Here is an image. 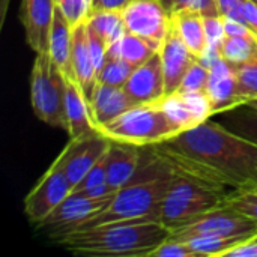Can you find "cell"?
Segmentation results:
<instances>
[{
	"label": "cell",
	"mask_w": 257,
	"mask_h": 257,
	"mask_svg": "<svg viewBox=\"0 0 257 257\" xmlns=\"http://www.w3.org/2000/svg\"><path fill=\"white\" fill-rule=\"evenodd\" d=\"M149 257H200L196 250L187 241L167 238L163 244H160L154 251H151Z\"/></svg>",
	"instance_id": "33"
},
{
	"label": "cell",
	"mask_w": 257,
	"mask_h": 257,
	"mask_svg": "<svg viewBox=\"0 0 257 257\" xmlns=\"http://www.w3.org/2000/svg\"><path fill=\"white\" fill-rule=\"evenodd\" d=\"M9 2L11 0H0V27H3V24H5L8 9H9Z\"/></svg>",
	"instance_id": "41"
},
{
	"label": "cell",
	"mask_w": 257,
	"mask_h": 257,
	"mask_svg": "<svg viewBox=\"0 0 257 257\" xmlns=\"http://www.w3.org/2000/svg\"><path fill=\"white\" fill-rule=\"evenodd\" d=\"M89 105H90L93 123L98 130L105 123L119 117L122 113H125L128 108H131L136 104L126 95L123 87L96 83L92 96L89 99Z\"/></svg>",
	"instance_id": "19"
},
{
	"label": "cell",
	"mask_w": 257,
	"mask_h": 257,
	"mask_svg": "<svg viewBox=\"0 0 257 257\" xmlns=\"http://www.w3.org/2000/svg\"><path fill=\"white\" fill-rule=\"evenodd\" d=\"M209 75H211V68L202 63L200 60H197L188 69L178 90L179 92H206Z\"/></svg>",
	"instance_id": "32"
},
{
	"label": "cell",
	"mask_w": 257,
	"mask_h": 257,
	"mask_svg": "<svg viewBox=\"0 0 257 257\" xmlns=\"http://www.w3.org/2000/svg\"><path fill=\"white\" fill-rule=\"evenodd\" d=\"M66 78V119H68V134L71 139L89 136L98 133L92 113L89 99L86 98L83 89L72 77Z\"/></svg>",
	"instance_id": "20"
},
{
	"label": "cell",
	"mask_w": 257,
	"mask_h": 257,
	"mask_svg": "<svg viewBox=\"0 0 257 257\" xmlns=\"http://www.w3.org/2000/svg\"><path fill=\"white\" fill-rule=\"evenodd\" d=\"M170 235L161 221H116L74 230L53 241L75 254L149 257Z\"/></svg>",
	"instance_id": "2"
},
{
	"label": "cell",
	"mask_w": 257,
	"mask_h": 257,
	"mask_svg": "<svg viewBox=\"0 0 257 257\" xmlns=\"http://www.w3.org/2000/svg\"><path fill=\"white\" fill-rule=\"evenodd\" d=\"M170 120L184 133L212 116L211 101L206 92H175L161 98Z\"/></svg>",
	"instance_id": "13"
},
{
	"label": "cell",
	"mask_w": 257,
	"mask_h": 257,
	"mask_svg": "<svg viewBox=\"0 0 257 257\" xmlns=\"http://www.w3.org/2000/svg\"><path fill=\"white\" fill-rule=\"evenodd\" d=\"M248 0H218L221 15L229 20H235L247 26L245 20V5ZM248 27V26H247Z\"/></svg>",
	"instance_id": "37"
},
{
	"label": "cell",
	"mask_w": 257,
	"mask_h": 257,
	"mask_svg": "<svg viewBox=\"0 0 257 257\" xmlns=\"http://www.w3.org/2000/svg\"><path fill=\"white\" fill-rule=\"evenodd\" d=\"M173 176L175 170L172 169L155 178L131 181L128 185L117 190L105 209L81 223L75 230H84L116 221H161L163 199L173 181Z\"/></svg>",
	"instance_id": "3"
},
{
	"label": "cell",
	"mask_w": 257,
	"mask_h": 257,
	"mask_svg": "<svg viewBox=\"0 0 257 257\" xmlns=\"http://www.w3.org/2000/svg\"><path fill=\"white\" fill-rule=\"evenodd\" d=\"M167 14L172 17L182 11H196L203 18L223 17L218 0H160Z\"/></svg>",
	"instance_id": "30"
},
{
	"label": "cell",
	"mask_w": 257,
	"mask_h": 257,
	"mask_svg": "<svg viewBox=\"0 0 257 257\" xmlns=\"http://www.w3.org/2000/svg\"><path fill=\"white\" fill-rule=\"evenodd\" d=\"M227 193L226 187L175 170L173 181L163 199L161 223L169 230H173L202 214L223 206Z\"/></svg>",
	"instance_id": "4"
},
{
	"label": "cell",
	"mask_w": 257,
	"mask_h": 257,
	"mask_svg": "<svg viewBox=\"0 0 257 257\" xmlns=\"http://www.w3.org/2000/svg\"><path fill=\"white\" fill-rule=\"evenodd\" d=\"M54 0H23L21 17L29 47L36 53H47L54 18Z\"/></svg>",
	"instance_id": "16"
},
{
	"label": "cell",
	"mask_w": 257,
	"mask_h": 257,
	"mask_svg": "<svg viewBox=\"0 0 257 257\" xmlns=\"http://www.w3.org/2000/svg\"><path fill=\"white\" fill-rule=\"evenodd\" d=\"M254 238H256V239H257V235H256V236H254Z\"/></svg>",
	"instance_id": "43"
},
{
	"label": "cell",
	"mask_w": 257,
	"mask_h": 257,
	"mask_svg": "<svg viewBox=\"0 0 257 257\" xmlns=\"http://www.w3.org/2000/svg\"><path fill=\"white\" fill-rule=\"evenodd\" d=\"M245 105H248V107H251V108H256L257 110V98L256 99H253V101H250L248 104H245Z\"/></svg>",
	"instance_id": "42"
},
{
	"label": "cell",
	"mask_w": 257,
	"mask_h": 257,
	"mask_svg": "<svg viewBox=\"0 0 257 257\" xmlns=\"http://www.w3.org/2000/svg\"><path fill=\"white\" fill-rule=\"evenodd\" d=\"M220 56L233 65L256 59L257 35L254 32L245 35H224L220 45Z\"/></svg>",
	"instance_id": "23"
},
{
	"label": "cell",
	"mask_w": 257,
	"mask_h": 257,
	"mask_svg": "<svg viewBox=\"0 0 257 257\" xmlns=\"http://www.w3.org/2000/svg\"><path fill=\"white\" fill-rule=\"evenodd\" d=\"M123 90L134 104L152 102L166 96L164 69L160 50L133 71Z\"/></svg>",
	"instance_id": "14"
},
{
	"label": "cell",
	"mask_w": 257,
	"mask_h": 257,
	"mask_svg": "<svg viewBox=\"0 0 257 257\" xmlns=\"http://www.w3.org/2000/svg\"><path fill=\"white\" fill-rule=\"evenodd\" d=\"M87 36H89V47H90L92 59H93V63L96 68V75H98V71L104 65V60H105V56L108 51V45L101 38V35L93 27L89 26V23H87Z\"/></svg>",
	"instance_id": "36"
},
{
	"label": "cell",
	"mask_w": 257,
	"mask_h": 257,
	"mask_svg": "<svg viewBox=\"0 0 257 257\" xmlns=\"http://www.w3.org/2000/svg\"><path fill=\"white\" fill-rule=\"evenodd\" d=\"M54 2L66 14L72 26H75L80 21H84L90 14L92 0H54Z\"/></svg>",
	"instance_id": "35"
},
{
	"label": "cell",
	"mask_w": 257,
	"mask_h": 257,
	"mask_svg": "<svg viewBox=\"0 0 257 257\" xmlns=\"http://www.w3.org/2000/svg\"><path fill=\"white\" fill-rule=\"evenodd\" d=\"M71 68L74 77L80 87L83 89L87 99H90L92 92L96 86V68L92 59L89 36H87V18L77 23L72 27V42H71Z\"/></svg>",
	"instance_id": "17"
},
{
	"label": "cell",
	"mask_w": 257,
	"mask_h": 257,
	"mask_svg": "<svg viewBox=\"0 0 257 257\" xmlns=\"http://www.w3.org/2000/svg\"><path fill=\"white\" fill-rule=\"evenodd\" d=\"M238 95L244 105L257 98V57L248 62L235 65Z\"/></svg>",
	"instance_id": "31"
},
{
	"label": "cell",
	"mask_w": 257,
	"mask_h": 257,
	"mask_svg": "<svg viewBox=\"0 0 257 257\" xmlns=\"http://www.w3.org/2000/svg\"><path fill=\"white\" fill-rule=\"evenodd\" d=\"M87 23L93 27L105 44L110 47L111 44L117 42L122 35L125 33V24L120 11H95L90 12L87 17Z\"/></svg>",
	"instance_id": "26"
},
{
	"label": "cell",
	"mask_w": 257,
	"mask_h": 257,
	"mask_svg": "<svg viewBox=\"0 0 257 257\" xmlns=\"http://www.w3.org/2000/svg\"><path fill=\"white\" fill-rule=\"evenodd\" d=\"M149 148L163 155L176 172L232 190L257 185V143L220 122L208 119Z\"/></svg>",
	"instance_id": "1"
},
{
	"label": "cell",
	"mask_w": 257,
	"mask_h": 257,
	"mask_svg": "<svg viewBox=\"0 0 257 257\" xmlns=\"http://www.w3.org/2000/svg\"><path fill=\"white\" fill-rule=\"evenodd\" d=\"M223 125L238 136H242L257 143V110L248 105H241L230 111L221 113ZM221 123V122H220Z\"/></svg>",
	"instance_id": "27"
},
{
	"label": "cell",
	"mask_w": 257,
	"mask_h": 257,
	"mask_svg": "<svg viewBox=\"0 0 257 257\" xmlns=\"http://www.w3.org/2000/svg\"><path fill=\"white\" fill-rule=\"evenodd\" d=\"M111 140L99 131L95 134L71 139L62 154L56 158L65 169L66 176L75 187L87 172L108 152ZM74 190V188H72Z\"/></svg>",
	"instance_id": "10"
},
{
	"label": "cell",
	"mask_w": 257,
	"mask_h": 257,
	"mask_svg": "<svg viewBox=\"0 0 257 257\" xmlns=\"http://www.w3.org/2000/svg\"><path fill=\"white\" fill-rule=\"evenodd\" d=\"M224 257H257V239L253 236L226 253Z\"/></svg>",
	"instance_id": "39"
},
{
	"label": "cell",
	"mask_w": 257,
	"mask_h": 257,
	"mask_svg": "<svg viewBox=\"0 0 257 257\" xmlns=\"http://www.w3.org/2000/svg\"><path fill=\"white\" fill-rule=\"evenodd\" d=\"M211 75L206 93L211 101L212 114H221L244 105L238 95V81L235 65L220 57L211 66Z\"/></svg>",
	"instance_id": "15"
},
{
	"label": "cell",
	"mask_w": 257,
	"mask_h": 257,
	"mask_svg": "<svg viewBox=\"0 0 257 257\" xmlns=\"http://www.w3.org/2000/svg\"><path fill=\"white\" fill-rule=\"evenodd\" d=\"M172 20L175 21L188 48L200 59L208 50L205 18L196 11H182L172 15Z\"/></svg>",
	"instance_id": "22"
},
{
	"label": "cell",
	"mask_w": 257,
	"mask_h": 257,
	"mask_svg": "<svg viewBox=\"0 0 257 257\" xmlns=\"http://www.w3.org/2000/svg\"><path fill=\"white\" fill-rule=\"evenodd\" d=\"M111 45L117 50V54L122 59L130 62L136 68L139 65H142L143 62H146L155 51L160 50V45L151 42L149 39H146L143 36L131 33L128 30H125L122 38L117 42L111 44Z\"/></svg>",
	"instance_id": "24"
},
{
	"label": "cell",
	"mask_w": 257,
	"mask_h": 257,
	"mask_svg": "<svg viewBox=\"0 0 257 257\" xmlns=\"http://www.w3.org/2000/svg\"><path fill=\"white\" fill-rule=\"evenodd\" d=\"M160 54L164 69L166 95H170L178 92L188 69L199 60V57L188 48V45L182 39L172 17L167 33L160 47Z\"/></svg>",
	"instance_id": "12"
},
{
	"label": "cell",
	"mask_w": 257,
	"mask_h": 257,
	"mask_svg": "<svg viewBox=\"0 0 257 257\" xmlns=\"http://www.w3.org/2000/svg\"><path fill=\"white\" fill-rule=\"evenodd\" d=\"M72 24L68 20L66 14L59 5L54 9V18L50 33V48L48 53L51 59L62 69L65 77H74L71 68V42H72Z\"/></svg>",
	"instance_id": "21"
},
{
	"label": "cell",
	"mask_w": 257,
	"mask_h": 257,
	"mask_svg": "<svg viewBox=\"0 0 257 257\" xmlns=\"http://www.w3.org/2000/svg\"><path fill=\"white\" fill-rule=\"evenodd\" d=\"M134 0H92L90 12L95 11H123Z\"/></svg>",
	"instance_id": "38"
},
{
	"label": "cell",
	"mask_w": 257,
	"mask_h": 257,
	"mask_svg": "<svg viewBox=\"0 0 257 257\" xmlns=\"http://www.w3.org/2000/svg\"><path fill=\"white\" fill-rule=\"evenodd\" d=\"M98 131L113 142L142 148L164 143L182 133L167 116L161 99L136 104Z\"/></svg>",
	"instance_id": "5"
},
{
	"label": "cell",
	"mask_w": 257,
	"mask_h": 257,
	"mask_svg": "<svg viewBox=\"0 0 257 257\" xmlns=\"http://www.w3.org/2000/svg\"><path fill=\"white\" fill-rule=\"evenodd\" d=\"M245 20L247 26L257 35V3L254 0H248L245 5Z\"/></svg>",
	"instance_id": "40"
},
{
	"label": "cell",
	"mask_w": 257,
	"mask_h": 257,
	"mask_svg": "<svg viewBox=\"0 0 257 257\" xmlns=\"http://www.w3.org/2000/svg\"><path fill=\"white\" fill-rule=\"evenodd\" d=\"M223 205L238 211L257 226V185L229 191Z\"/></svg>",
	"instance_id": "29"
},
{
	"label": "cell",
	"mask_w": 257,
	"mask_h": 257,
	"mask_svg": "<svg viewBox=\"0 0 257 257\" xmlns=\"http://www.w3.org/2000/svg\"><path fill=\"white\" fill-rule=\"evenodd\" d=\"M254 2H256V3H257V0H254Z\"/></svg>",
	"instance_id": "44"
},
{
	"label": "cell",
	"mask_w": 257,
	"mask_h": 257,
	"mask_svg": "<svg viewBox=\"0 0 257 257\" xmlns=\"http://www.w3.org/2000/svg\"><path fill=\"white\" fill-rule=\"evenodd\" d=\"M134 69H136V66L131 65L130 62H126L125 59H122L120 56L107 53L104 65L98 71L96 83L123 87Z\"/></svg>",
	"instance_id": "28"
},
{
	"label": "cell",
	"mask_w": 257,
	"mask_h": 257,
	"mask_svg": "<svg viewBox=\"0 0 257 257\" xmlns=\"http://www.w3.org/2000/svg\"><path fill=\"white\" fill-rule=\"evenodd\" d=\"M32 108L38 119L56 128H68L66 78L50 53H39L30 74Z\"/></svg>",
	"instance_id": "6"
},
{
	"label": "cell",
	"mask_w": 257,
	"mask_h": 257,
	"mask_svg": "<svg viewBox=\"0 0 257 257\" xmlns=\"http://www.w3.org/2000/svg\"><path fill=\"white\" fill-rule=\"evenodd\" d=\"M142 146L113 142L107 152V182L114 190L128 185L137 173L143 157Z\"/></svg>",
	"instance_id": "18"
},
{
	"label": "cell",
	"mask_w": 257,
	"mask_h": 257,
	"mask_svg": "<svg viewBox=\"0 0 257 257\" xmlns=\"http://www.w3.org/2000/svg\"><path fill=\"white\" fill-rule=\"evenodd\" d=\"M74 185L63 166L56 160L24 199V212L30 223H42L71 193Z\"/></svg>",
	"instance_id": "8"
},
{
	"label": "cell",
	"mask_w": 257,
	"mask_h": 257,
	"mask_svg": "<svg viewBox=\"0 0 257 257\" xmlns=\"http://www.w3.org/2000/svg\"><path fill=\"white\" fill-rule=\"evenodd\" d=\"M229 235H257V226L238 211L223 205L170 230L169 236L188 241L191 238Z\"/></svg>",
	"instance_id": "7"
},
{
	"label": "cell",
	"mask_w": 257,
	"mask_h": 257,
	"mask_svg": "<svg viewBox=\"0 0 257 257\" xmlns=\"http://www.w3.org/2000/svg\"><path fill=\"white\" fill-rule=\"evenodd\" d=\"M256 235H229V236H203L191 238L187 242L196 250L200 257H224L227 251L238 247L239 244L248 241Z\"/></svg>",
	"instance_id": "25"
},
{
	"label": "cell",
	"mask_w": 257,
	"mask_h": 257,
	"mask_svg": "<svg viewBox=\"0 0 257 257\" xmlns=\"http://www.w3.org/2000/svg\"><path fill=\"white\" fill-rule=\"evenodd\" d=\"M117 193V191H116ZM116 193L102 196V197H87L78 193H71L42 223L36 227L48 229L51 238H59L75 230L81 223L96 215L105 209Z\"/></svg>",
	"instance_id": "9"
},
{
	"label": "cell",
	"mask_w": 257,
	"mask_h": 257,
	"mask_svg": "<svg viewBox=\"0 0 257 257\" xmlns=\"http://www.w3.org/2000/svg\"><path fill=\"white\" fill-rule=\"evenodd\" d=\"M108 184L107 182V154L105 157H102L89 172L87 175L74 187L72 193H80V191H86L99 185Z\"/></svg>",
	"instance_id": "34"
},
{
	"label": "cell",
	"mask_w": 257,
	"mask_h": 257,
	"mask_svg": "<svg viewBox=\"0 0 257 257\" xmlns=\"http://www.w3.org/2000/svg\"><path fill=\"white\" fill-rule=\"evenodd\" d=\"M125 29L161 47L170 15L160 0H134L122 11Z\"/></svg>",
	"instance_id": "11"
}]
</instances>
